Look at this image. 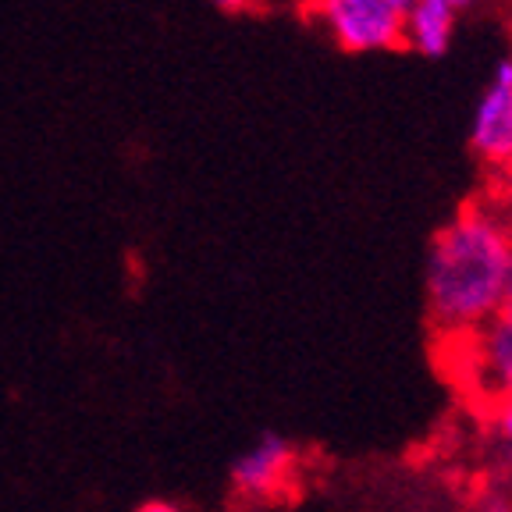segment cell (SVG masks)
Instances as JSON below:
<instances>
[{"instance_id":"obj_2","label":"cell","mask_w":512,"mask_h":512,"mask_svg":"<svg viewBox=\"0 0 512 512\" xmlns=\"http://www.w3.org/2000/svg\"><path fill=\"white\" fill-rule=\"evenodd\" d=\"M310 15L345 54L402 50V18L381 0H313Z\"/></svg>"},{"instance_id":"obj_12","label":"cell","mask_w":512,"mask_h":512,"mask_svg":"<svg viewBox=\"0 0 512 512\" xmlns=\"http://www.w3.org/2000/svg\"><path fill=\"white\" fill-rule=\"evenodd\" d=\"M495 317H502V320H509L512 324V267H509V281H505V296H502V306H498V313Z\"/></svg>"},{"instance_id":"obj_1","label":"cell","mask_w":512,"mask_h":512,"mask_svg":"<svg viewBox=\"0 0 512 512\" xmlns=\"http://www.w3.org/2000/svg\"><path fill=\"white\" fill-rule=\"evenodd\" d=\"M512 267V224L491 203H470L434 235L424 271L427 317L445 342L495 320Z\"/></svg>"},{"instance_id":"obj_11","label":"cell","mask_w":512,"mask_h":512,"mask_svg":"<svg viewBox=\"0 0 512 512\" xmlns=\"http://www.w3.org/2000/svg\"><path fill=\"white\" fill-rule=\"evenodd\" d=\"M139 512H185L178 502H164V498H153V502H143Z\"/></svg>"},{"instance_id":"obj_6","label":"cell","mask_w":512,"mask_h":512,"mask_svg":"<svg viewBox=\"0 0 512 512\" xmlns=\"http://www.w3.org/2000/svg\"><path fill=\"white\" fill-rule=\"evenodd\" d=\"M452 32H456V11L441 8L434 0H416L413 8L402 15V47H409L413 54H448Z\"/></svg>"},{"instance_id":"obj_9","label":"cell","mask_w":512,"mask_h":512,"mask_svg":"<svg viewBox=\"0 0 512 512\" xmlns=\"http://www.w3.org/2000/svg\"><path fill=\"white\" fill-rule=\"evenodd\" d=\"M491 207L512 224V164L498 171V185H495V200H491Z\"/></svg>"},{"instance_id":"obj_4","label":"cell","mask_w":512,"mask_h":512,"mask_svg":"<svg viewBox=\"0 0 512 512\" xmlns=\"http://www.w3.org/2000/svg\"><path fill=\"white\" fill-rule=\"evenodd\" d=\"M299 466V448L278 431H264L232 463V491L242 502H271L288 491Z\"/></svg>"},{"instance_id":"obj_10","label":"cell","mask_w":512,"mask_h":512,"mask_svg":"<svg viewBox=\"0 0 512 512\" xmlns=\"http://www.w3.org/2000/svg\"><path fill=\"white\" fill-rule=\"evenodd\" d=\"M214 8L221 11H256V8H264V0H210Z\"/></svg>"},{"instance_id":"obj_13","label":"cell","mask_w":512,"mask_h":512,"mask_svg":"<svg viewBox=\"0 0 512 512\" xmlns=\"http://www.w3.org/2000/svg\"><path fill=\"white\" fill-rule=\"evenodd\" d=\"M264 4H281V8H296V11H306L310 15L313 0H264Z\"/></svg>"},{"instance_id":"obj_15","label":"cell","mask_w":512,"mask_h":512,"mask_svg":"<svg viewBox=\"0 0 512 512\" xmlns=\"http://www.w3.org/2000/svg\"><path fill=\"white\" fill-rule=\"evenodd\" d=\"M381 4H388V8H392V11H395V15H399V18H402V15H406V11H409V8H413L416 0H381Z\"/></svg>"},{"instance_id":"obj_8","label":"cell","mask_w":512,"mask_h":512,"mask_svg":"<svg viewBox=\"0 0 512 512\" xmlns=\"http://www.w3.org/2000/svg\"><path fill=\"white\" fill-rule=\"evenodd\" d=\"M466 512H512V491L509 488H488Z\"/></svg>"},{"instance_id":"obj_14","label":"cell","mask_w":512,"mask_h":512,"mask_svg":"<svg viewBox=\"0 0 512 512\" xmlns=\"http://www.w3.org/2000/svg\"><path fill=\"white\" fill-rule=\"evenodd\" d=\"M434 4H441V8H448V11H466V8H473V4H477V0H434Z\"/></svg>"},{"instance_id":"obj_7","label":"cell","mask_w":512,"mask_h":512,"mask_svg":"<svg viewBox=\"0 0 512 512\" xmlns=\"http://www.w3.org/2000/svg\"><path fill=\"white\" fill-rule=\"evenodd\" d=\"M488 424H491V434H495V438L512 452V402H498V406H491Z\"/></svg>"},{"instance_id":"obj_16","label":"cell","mask_w":512,"mask_h":512,"mask_svg":"<svg viewBox=\"0 0 512 512\" xmlns=\"http://www.w3.org/2000/svg\"><path fill=\"white\" fill-rule=\"evenodd\" d=\"M509 4H512V0H509Z\"/></svg>"},{"instance_id":"obj_3","label":"cell","mask_w":512,"mask_h":512,"mask_svg":"<svg viewBox=\"0 0 512 512\" xmlns=\"http://www.w3.org/2000/svg\"><path fill=\"white\" fill-rule=\"evenodd\" d=\"M459 345V363L470 392L484 399V406L512 402V324L502 317L488 320L480 331L466 338H452Z\"/></svg>"},{"instance_id":"obj_5","label":"cell","mask_w":512,"mask_h":512,"mask_svg":"<svg viewBox=\"0 0 512 512\" xmlns=\"http://www.w3.org/2000/svg\"><path fill=\"white\" fill-rule=\"evenodd\" d=\"M470 150L495 171L512 164V57L495 64V75L473 111Z\"/></svg>"}]
</instances>
